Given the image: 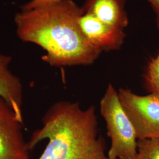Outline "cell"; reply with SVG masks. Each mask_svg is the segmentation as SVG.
<instances>
[{
	"instance_id": "cell-8",
	"label": "cell",
	"mask_w": 159,
	"mask_h": 159,
	"mask_svg": "<svg viewBox=\"0 0 159 159\" xmlns=\"http://www.w3.org/2000/svg\"><path fill=\"white\" fill-rule=\"evenodd\" d=\"M103 23L124 29L129 24L125 0H86L82 8Z\"/></svg>"
},
{
	"instance_id": "cell-9",
	"label": "cell",
	"mask_w": 159,
	"mask_h": 159,
	"mask_svg": "<svg viewBox=\"0 0 159 159\" xmlns=\"http://www.w3.org/2000/svg\"><path fill=\"white\" fill-rule=\"evenodd\" d=\"M143 79L144 87L148 93L159 95V51L148 61Z\"/></svg>"
},
{
	"instance_id": "cell-6",
	"label": "cell",
	"mask_w": 159,
	"mask_h": 159,
	"mask_svg": "<svg viewBox=\"0 0 159 159\" xmlns=\"http://www.w3.org/2000/svg\"><path fill=\"white\" fill-rule=\"evenodd\" d=\"M79 23L87 40L102 51L118 50L124 43V30L103 23L90 14L83 11Z\"/></svg>"
},
{
	"instance_id": "cell-11",
	"label": "cell",
	"mask_w": 159,
	"mask_h": 159,
	"mask_svg": "<svg viewBox=\"0 0 159 159\" xmlns=\"http://www.w3.org/2000/svg\"><path fill=\"white\" fill-rule=\"evenodd\" d=\"M61 0H31L29 2L23 6L21 10H29L39 6H43L54 2H57Z\"/></svg>"
},
{
	"instance_id": "cell-7",
	"label": "cell",
	"mask_w": 159,
	"mask_h": 159,
	"mask_svg": "<svg viewBox=\"0 0 159 159\" xmlns=\"http://www.w3.org/2000/svg\"><path fill=\"white\" fill-rule=\"evenodd\" d=\"M11 60V56L0 52V97L11 107L24 125L23 86L20 79L10 69Z\"/></svg>"
},
{
	"instance_id": "cell-10",
	"label": "cell",
	"mask_w": 159,
	"mask_h": 159,
	"mask_svg": "<svg viewBox=\"0 0 159 159\" xmlns=\"http://www.w3.org/2000/svg\"><path fill=\"white\" fill-rule=\"evenodd\" d=\"M135 159H159V139L138 140Z\"/></svg>"
},
{
	"instance_id": "cell-1",
	"label": "cell",
	"mask_w": 159,
	"mask_h": 159,
	"mask_svg": "<svg viewBox=\"0 0 159 159\" xmlns=\"http://www.w3.org/2000/svg\"><path fill=\"white\" fill-rule=\"evenodd\" d=\"M83 12L73 0L21 10L14 17L17 35L44 49L41 59L52 67L91 65L102 51L83 34L79 23Z\"/></svg>"
},
{
	"instance_id": "cell-3",
	"label": "cell",
	"mask_w": 159,
	"mask_h": 159,
	"mask_svg": "<svg viewBox=\"0 0 159 159\" xmlns=\"http://www.w3.org/2000/svg\"><path fill=\"white\" fill-rule=\"evenodd\" d=\"M100 112L107 125L111 147L108 159H135L136 132L120 100L118 92L109 84L100 101Z\"/></svg>"
},
{
	"instance_id": "cell-5",
	"label": "cell",
	"mask_w": 159,
	"mask_h": 159,
	"mask_svg": "<svg viewBox=\"0 0 159 159\" xmlns=\"http://www.w3.org/2000/svg\"><path fill=\"white\" fill-rule=\"evenodd\" d=\"M23 125L0 97V159H29L30 150L24 139Z\"/></svg>"
},
{
	"instance_id": "cell-2",
	"label": "cell",
	"mask_w": 159,
	"mask_h": 159,
	"mask_svg": "<svg viewBox=\"0 0 159 159\" xmlns=\"http://www.w3.org/2000/svg\"><path fill=\"white\" fill-rule=\"evenodd\" d=\"M42 122L28 142L31 150L48 139L39 159H108L94 106L83 110L77 102H58L48 108Z\"/></svg>"
},
{
	"instance_id": "cell-4",
	"label": "cell",
	"mask_w": 159,
	"mask_h": 159,
	"mask_svg": "<svg viewBox=\"0 0 159 159\" xmlns=\"http://www.w3.org/2000/svg\"><path fill=\"white\" fill-rule=\"evenodd\" d=\"M118 94L137 140L159 139V94L140 96L125 89H120Z\"/></svg>"
},
{
	"instance_id": "cell-12",
	"label": "cell",
	"mask_w": 159,
	"mask_h": 159,
	"mask_svg": "<svg viewBox=\"0 0 159 159\" xmlns=\"http://www.w3.org/2000/svg\"><path fill=\"white\" fill-rule=\"evenodd\" d=\"M153 8L156 14L157 27L159 30V0H146Z\"/></svg>"
}]
</instances>
